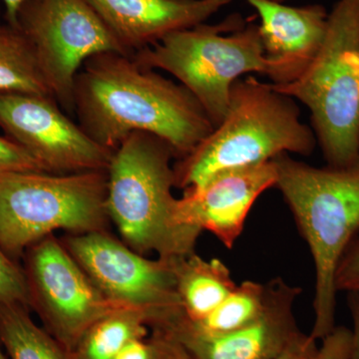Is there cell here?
Returning <instances> with one entry per match:
<instances>
[{
	"instance_id": "2e32d148",
	"label": "cell",
	"mask_w": 359,
	"mask_h": 359,
	"mask_svg": "<svg viewBox=\"0 0 359 359\" xmlns=\"http://www.w3.org/2000/svg\"><path fill=\"white\" fill-rule=\"evenodd\" d=\"M174 271L182 311L192 321L211 313L237 285L223 262L205 261L195 252L175 257Z\"/></svg>"
},
{
	"instance_id": "7a4b0ae2",
	"label": "cell",
	"mask_w": 359,
	"mask_h": 359,
	"mask_svg": "<svg viewBox=\"0 0 359 359\" xmlns=\"http://www.w3.org/2000/svg\"><path fill=\"white\" fill-rule=\"evenodd\" d=\"M276 186L306 240L316 269L311 335L327 337L335 325V276L359 231V161L346 167L318 168L283 153L273 159Z\"/></svg>"
},
{
	"instance_id": "3957f363",
	"label": "cell",
	"mask_w": 359,
	"mask_h": 359,
	"mask_svg": "<svg viewBox=\"0 0 359 359\" xmlns=\"http://www.w3.org/2000/svg\"><path fill=\"white\" fill-rule=\"evenodd\" d=\"M316 143L294 98L255 77L238 78L223 121L173 165L175 187H199L221 172L269 162L283 153L309 156Z\"/></svg>"
},
{
	"instance_id": "8992f818",
	"label": "cell",
	"mask_w": 359,
	"mask_h": 359,
	"mask_svg": "<svg viewBox=\"0 0 359 359\" xmlns=\"http://www.w3.org/2000/svg\"><path fill=\"white\" fill-rule=\"evenodd\" d=\"M273 86L311 111L327 166L358 163L359 0H339L328 13L325 39L308 69L292 83Z\"/></svg>"
},
{
	"instance_id": "ba28073f",
	"label": "cell",
	"mask_w": 359,
	"mask_h": 359,
	"mask_svg": "<svg viewBox=\"0 0 359 359\" xmlns=\"http://www.w3.org/2000/svg\"><path fill=\"white\" fill-rule=\"evenodd\" d=\"M18 28L66 114H74L75 78L87 59L102 52L130 56L87 0H28Z\"/></svg>"
},
{
	"instance_id": "603a6c76",
	"label": "cell",
	"mask_w": 359,
	"mask_h": 359,
	"mask_svg": "<svg viewBox=\"0 0 359 359\" xmlns=\"http://www.w3.org/2000/svg\"><path fill=\"white\" fill-rule=\"evenodd\" d=\"M337 292H355L359 290V238L349 245L340 261L335 276Z\"/></svg>"
},
{
	"instance_id": "ac0fdd59",
	"label": "cell",
	"mask_w": 359,
	"mask_h": 359,
	"mask_svg": "<svg viewBox=\"0 0 359 359\" xmlns=\"http://www.w3.org/2000/svg\"><path fill=\"white\" fill-rule=\"evenodd\" d=\"M152 318L137 309H123L104 316L85 332L70 359H114L128 342L148 337Z\"/></svg>"
},
{
	"instance_id": "e0dca14e",
	"label": "cell",
	"mask_w": 359,
	"mask_h": 359,
	"mask_svg": "<svg viewBox=\"0 0 359 359\" xmlns=\"http://www.w3.org/2000/svg\"><path fill=\"white\" fill-rule=\"evenodd\" d=\"M0 93L53 97L29 40L6 23L0 27Z\"/></svg>"
},
{
	"instance_id": "4fadbf2b",
	"label": "cell",
	"mask_w": 359,
	"mask_h": 359,
	"mask_svg": "<svg viewBox=\"0 0 359 359\" xmlns=\"http://www.w3.org/2000/svg\"><path fill=\"white\" fill-rule=\"evenodd\" d=\"M276 181L273 160L221 172L203 185L186 189L177 199V223L210 231L226 249H233L252 205Z\"/></svg>"
},
{
	"instance_id": "4dcf8cb0",
	"label": "cell",
	"mask_w": 359,
	"mask_h": 359,
	"mask_svg": "<svg viewBox=\"0 0 359 359\" xmlns=\"http://www.w3.org/2000/svg\"><path fill=\"white\" fill-rule=\"evenodd\" d=\"M271 1L280 2V4H283V2H285V0H271Z\"/></svg>"
},
{
	"instance_id": "9c48e42d",
	"label": "cell",
	"mask_w": 359,
	"mask_h": 359,
	"mask_svg": "<svg viewBox=\"0 0 359 359\" xmlns=\"http://www.w3.org/2000/svg\"><path fill=\"white\" fill-rule=\"evenodd\" d=\"M26 252L30 306L68 353L96 321L120 309H133L107 299L53 235Z\"/></svg>"
},
{
	"instance_id": "1f68e13d",
	"label": "cell",
	"mask_w": 359,
	"mask_h": 359,
	"mask_svg": "<svg viewBox=\"0 0 359 359\" xmlns=\"http://www.w3.org/2000/svg\"><path fill=\"white\" fill-rule=\"evenodd\" d=\"M1 25H1V22H0V27H1Z\"/></svg>"
},
{
	"instance_id": "7c38bea8",
	"label": "cell",
	"mask_w": 359,
	"mask_h": 359,
	"mask_svg": "<svg viewBox=\"0 0 359 359\" xmlns=\"http://www.w3.org/2000/svg\"><path fill=\"white\" fill-rule=\"evenodd\" d=\"M266 287L263 313L240 330L208 334L194 327L183 311L153 327L171 334L195 359H273L301 332L294 306L302 290L280 278L269 280Z\"/></svg>"
},
{
	"instance_id": "52a82bcc",
	"label": "cell",
	"mask_w": 359,
	"mask_h": 359,
	"mask_svg": "<svg viewBox=\"0 0 359 359\" xmlns=\"http://www.w3.org/2000/svg\"><path fill=\"white\" fill-rule=\"evenodd\" d=\"M107 172L0 175V247L11 259L53 231H105Z\"/></svg>"
},
{
	"instance_id": "4316f807",
	"label": "cell",
	"mask_w": 359,
	"mask_h": 359,
	"mask_svg": "<svg viewBox=\"0 0 359 359\" xmlns=\"http://www.w3.org/2000/svg\"><path fill=\"white\" fill-rule=\"evenodd\" d=\"M114 359H155L154 346L150 335L131 340Z\"/></svg>"
},
{
	"instance_id": "5b68a950",
	"label": "cell",
	"mask_w": 359,
	"mask_h": 359,
	"mask_svg": "<svg viewBox=\"0 0 359 359\" xmlns=\"http://www.w3.org/2000/svg\"><path fill=\"white\" fill-rule=\"evenodd\" d=\"M131 58L144 69L165 70L177 78L199 101L214 128L226 114L233 82L247 73L269 75L271 70L259 25L240 13L217 25L171 33Z\"/></svg>"
},
{
	"instance_id": "7402d4cb",
	"label": "cell",
	"mask_w": 359,
	"mask_h": 359,
	"mask_svg": "<svg viewBox=\"0 0 359 359\" xmlns=\"http://www.w3.org/2000/svg\"><path fill=\"white\" fill-rule=\"evenodd\" d=\"M13 172H46L25 149L8 137L0 136V175Z\"/></svg>"
},
{
	"instance_id": "5bb4252c",
	"label": "cell",
	"mask_w": 359,
	"mask_h": 359,
	"mask_svg": "<svg viewBox=\"0 0 359 359\" xmlns=\"http://www.w3.org/2000/svg\"><path fill=\"white\" fill-rule=\"evenodd\" d=\"M256 9L264 56L273 84L295 81L320 50L327 33L328 13L320 4L289 6L271 0H245Z\"/></svg>"
},
{
	"instance_id": "83f0119b",
	"label": "cell",
	"mask_w": 359,
	"mask_h": 359,
	"mask_svg": "<svg viewBox=\"0 0 359 359\" xmlns=\"http://www.w3.org/2000/svg\"><path fill=\"white\" fill-rule=\"evenodd\" d=\"M347 306L353 320L351 346L348 359H359V290L347 292Z\"/></svg>"
},
{
	"instance_id": "44dd1931",
	"label": "cell",
	"mask_w": 359,
	"mask_h": 359,
	"mask_svg": "<svg viewBox=\"0 0 359 359\" xmlns=\"http://www.w3.org/2000/svg\"><path fill=\"white\" fill-rule=\"evenodd\" d=\"M0 304L30 306L29 290L25 271L0 247Z\"/></svg>"
},
{
	"instance_id": "d6986e66",
	"label": "cell",
	"mask_w": 359,
	"mask_h": 359,
	"mask_svg": "<svg viewBox=\"0 0 359 359\" xmlns=\"http://www.w3.org/2000/svg\"><path fill=\"white\" fill-rule=\"evenodd\" d=\"M22 304H0V344L9 359H70V354Z\"/></svg>"
},
{
	"instance_id": "9a60e30c",
	"label": "cell",
	"mask_w": 359,
	"mask_h": 359,
	"mask_svg": "<svg viewBox=\"0 0 359 359\" xmlns=\"http://www.w3.org/2000/svg\"><path fill=\"white\" fill-rule=\"evenodd\" d=\"M130 56L202 25L231 0H87Z\"/></svg>"
},
{
	"instance_id": "277c9868",
	"label": "cell",
	"mask_w": 359,
	"mask_h": 359,
	"mask_svg": "<svg viewBox=\"0 0 359 359\" xmlns=\"http://www.w3.org/2000/svg\"><path fill=\"white\" fill-rule=\"evenodd\" d=\"M172 146L146 132L130 134L113 152L107 170V211L125 243L143 255L174 259L195 252L202 231L181 226Z\"/></svg>"
},
{
	"instance_id": "ffe728a7",
	"label": "cell",
	"mask_w": 359,
	"mask_h": 359,
	"mask_svg": "<svg viewBox=\"0 0 359 359\" xmlns=\"http://www.w3.org/2000/svg\"><path fill=\"white\" fill-rule=\"evenodd\" d=\"M266 287L263 283L245 280L236 285L228 297L211 313L191 323L208 334H226L256 320L266 306Z\"/></svg>"
},
{
	"instance_id": "6da1fadb",
	"label": "cell",
	"mask_w": 359,
	"mask_h": 359,
	"mask_svg": "<svg viewBox=\"0 0 359 359\" xmlns=\"http://www.w3.org/2000/svg\"><path fill=\"white\" fill-rule=\"evenodd\" d=\"M74 115L104 148L115 151L130 134L146 132L167 141L177 159L190 154L215 129L185 86L118 52L85 61L75 78Z\"/></svg>"
},
{
	"instance_id": "f1b7e54d",
	"label": "cell",
	"mask_w": 359,
	"mask_h": 359,
	"mask_svg": "<svg viewBox=\"0 0 359 359\" xmlns=\"http://www.w3.org/2000/svg\"><path fill=\"white\" fill-rule=\"evenodd\" d=\"M6 7V25L18 28V13L28 0H1Z\"/></svg>"
},
{
	"instance_id": "484cf974",
	"label": "cell",
	"mask_w": 359,
	"mask_h": 359,
	"mask_svg": "<svg viewBox=\"0 0 359 359\" xmlns=\"http://www.w3.org/2000/svg\"><path fill=\"white\" fill-rule=\"evenodd\" d=\"M316 341L318 340L314 339L311 334L297 332L282 353L273 359H313L318 348Z\"/></svg>"
},
{
	"instance_id": "cb8c5ba5",
	"label": "cell",
	"mask_w": 359,
	"mask_h": 359,
	"mask_svg": "<svg viewBox=\"0 0 359 359\" xmlns=\"http://www.w3.org/2000/svg\"><path fill=\"white\" fill-rule=\"evenodd\" d=\"M351 346V328L339 325L321 340L313 359H348Z\"/></svg>"
},
{
	"instance_id": "8fae6325",
	"label": "cell",
	"mask_w": 359,
	"mask_h": 359,
	"mask_svg": "<svg viewBox=\"0 0 359 359\" xmlns=\"http://www.w3.org/2000/svg\"><path fill=\"white\" fill-rule=\"evenodd\" d=\"M0 128L47 173L103 171L114 152L92 140L52 96L0 93Z\"/></svg>"
},
{
	"instance_id": "d4e9b609",
	"label": "cell",
	"mask_w": 359,
	"mask_h": 359,
	"mask_svg": "<svg viewBox=\"0 0 359 359\" xmlns=\"http://www.w3.org/2000/svg\"><path fill=\"white\" fill-rule=\"evenodd\" d=\"M155 359H195L181 344L161 328H151Z\"/></svg>"
},
{
	"instance_id": "30bf717a",
	"label": "cell",
	"mask_w": 359,
	"mask_h": 359,
	"mask_svg": "<svg viewBox=\"0 0 359 359\" xmlns=\"http://www.w3.org/2000/svg\"><path fill=\"white\" fill-rule=\"evenodd\" d=\"M65 245L97 289L116 304L147 313L151 327L183 311L175 257L147 259L106 231L71 236Z\"/></svg>"
},
{
	"instance_id": "f546056e",
	"label": "cell",
	"mask_w": 359,
	"mask_h": 359,
	"mask_svg": "<svg viewBox=\"0 0 359 359\" xmlns=\"http://www.w3.org/2000/svg\"><path fill=\"white\" fill-rule=\"evenodd\" d=\"M0 359H9L7 358L6 353L2 351L1 344H0Z\"/></svg>"
}]
</instances>
